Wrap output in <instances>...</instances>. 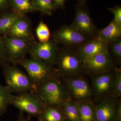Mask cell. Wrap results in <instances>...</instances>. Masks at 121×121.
<instances>
[{"mask_svg":"<svg viewBox=\"0 0 121 121\" xmlns=\"http://www.w3.org/2000/svg\"><path fill=\"white\" fill-rule=\"evenodd\" d=\"M0 15H1L0 14Z\"/></svg>","mask_w":121,"mask_h":121,"instance_id":"e575fe53","label":"cell"},{"mask_svg":"<svg viewBox=\"0 0 121 121\" xmlns=\"http://www.w3.org/2000/svg\"><path fill=\"white\" fill-rule=\"evenodd\" d=\"M78 4H86V2L88 0H77Z\"/></svg>","mask_w":121,"mask_h":121,"instance_id":"d6a6232c","label":"cell"},{"mask_svg":"<svg viewBox=\"0 0 121 121\" xmlns=\"http://www.w3.org/2000/svg\"><path fill=\"white\" fill-rule=\"evenodd\" d=\"M63 81L71 99L78 102L91 100L94 97L91 86L87 80L81 75L61 79Z\"/></svg>","mask_w":121,"mask_h":121,"instance_id":"ba28073f","label":"cell"},{"mask_svg":"<svg viewBox=\"0 0 121 121\" xmlns=\"http://www.w3.org/2000/svg\"><path fill=\"white\" fill-rule=\"evenodd\" d=\"M34 93L45 106L60 108L65 101L71 99L63 81L55 75L36 87Z\"/></svg>","mask_w":121,"mask_h":121,"instance_id":"6da1fadb","label":"cell"},{"mask_svg":"<svg viewBox=\"0 0 121 121\" xmlns=\"http://www.w3.org/2000/svg\"><path fill=\"white\" fill-rule=\"evenodd\" d=\"M116 68L108 51L97 54L82 63V72L91 76L104 73Z\"/></svg>","mask_w":121,"mask_h":121,"instance_id":"9c48e42d","label":"cell"},{"mask_svg":"<svg viewBox=\"0 0 121 121\" xmlns=\"http://www.w3.org/2000/svg\"><path fill=\"white\" fill-rule=\"evenodd\" d=\"M23 15L13 12L0 16V35H5L15 22Z\"/></svg>","mask_w":121,"mask_h":121,"instance_id":"ac0fdd59","label":"cell"},{"mask_svg":"<svg viewBox=\"0 0 121 121\" xmlns=\"http://www.w3.org/2000/svg\"><path fill=\"white\" fill-rule=\"evenodd\" d=\"M108 51L117 63L121 65V37L109 44ZM113 59V60H114Z\"/></svg>","mask_w":121,"mask_h":121,"instance_id":"cb8c5ba5","label":"cell"},{"mask_svg":"<svg viewBox=\"0 0 121 121\" xmlns=\"http://www.w3.org/2000/svg\"><path fill=\"white\" fill-rule=\"evenodd\" d=\"M121 95V69H115L112 96L118 99Z\"/></svg>","mask_w":121,"mask_h":121,"instance_id":"484cf974","label":"cell"},{"mask_svg":"<svg viewBox=\"0 0 121 121\" xmlns=\"http://www.w3.org/2000/svg\"><path fill=\"white\" fill-rule=\"evenodd\" d=\"M96 36L103 41L110 43L121 37V26L113 20L108 26L98 31Z\"/></svg>","mask_w":121,"mask_h":121,"instance_id":"2e32d148","label":"cell"},{"mask_svg":"<svg viewBox=\"0 0 121 121\" xmlns=\"http://www.w3.org/2000/svg\"><path fill=\"white\" fill-rule=\"evenodd\" d=\"M36 11H39L48 15L52 13L56 8L53 0H31Z\"/></svg>","mask_w":121,"mask_h":121,"instance_id":"7402d4cb","label":"cell"},{"mask_svg":"<svg viewBox=\"0 0 121 121\" xmlns=\"http://www.w3.org/2000/svg\"><path fill=\"white\" fill-rule=\"evenodd\" d=\"M9 4L13 11L22 15L36 11L31 0H10Z\"/></svg>","mask_w":121,"mask_h":121,"instance_id":"44dd1931","label":"cell"},{"mask_svg":"<svg viewBox=\"0 0 121 121\" xmlns=\"http://www.w3.org/2000/svg\"><path fill=\"white\" fill-rule=\"evenodd\" d=\"M16 66L7 63L1 66L6 87L12 93L19 94L27 91L34 93L35 87L27 75Z\"/></svg>","mask_w":121,"mask_h":121,"instance_id":"3957f363","label":"cell"},{"mask_svg":"<svg viewBox=\"0 0 121 121\" xmlns=\"http://www.w3.org/2000/svg\"><path fill=\"white\" fill-rule=\"evenodd\" d=\"M66 121H80L76 102L72 99L66 100L60 107Z\"/></svg>","mask_w":121,"mask_h":121,"instance_id":"ffe728a7","label":"cell"},{"mask_svg":"<svg viewBox=\"0 0 121 121\" xmlns=\"http://www.w3.org/2000/svg\"><path fill=\"white\" fill-rule=\"evenodd\" d=\"M116 68L104 73L91 76L94 95L98 100L112 96Z\"/></svg>","mask_w":121,"mask_h":121,"instance_id":"8fae6325","label":"cell"},{"mask_svg":"<svg viewBox=\"0 0 121 121\" xmlns=\"http://www.w3.org/2000/svg\"><path fill=\"white\" fill-rule=\"evenodd\" d=\"M117 99L112 96L98 100L95 105L97 121H117Z\"/></svg>","mask_w":121,"mask_h":121,"instance_id":"4fadbf2b","label":"cell"},{"mask_svg":"<svg viewBox=\"0 0 121 121\" xmlns=\"http://www.w3.org/2000/svg\"><path fill=\"white\" fill-rule=\"evenodd\" d=\"M76 104L80 121H97L95 104L91 100L78 102Z\"/></svg>","mask_w":121,"mask_h":121,"instance_id":"e0dca14e","label":"cell"},{"mask_svg":"<svg viewBox=\"0 0 121 121\" xmlns=\"http://www.w3.org/2000/svg\"><path fill=\"white\" fill-rule=\"evenodd\" d=\"M52 37L64 47L76 50L91 38L72 24L64 25L54 32Z\"/></svg>","mask_w":121,"mask_h":121,"instance_id":"5b68a950","label":"cell"},{"mask_svg":"<svg viewBox=\"0 0 121 121\" xmlns=\"http://www.w3.org/2000/svg\"><path fill=\"white\" fill-rule=\"evenodd\" d=\"M38 119L43 121H66L61 108L45 106Z\"/></svg>","mask_w":121,"mask_h":121,"instance_id":"d6986e66","label":"cell"},{"mask_svg":"<svg viewBox=\"0 0 121 121\" xmlns=\"http://www.w3.org/2000/svg\"><path fill=\"white\" fill-rule=\"evenodd\" d=\"M11 105L17 108L20 112H25L30 117L37 118L45 107L35 93L30 91L13 95Z\"/></svg>","mask_w":121,"mask_h":121,"instance_id":"8992f818","label":"cell"},{"mask_svg":"<svg viewBox=\"0 0 121 121\" xmlns=\"http://www.w3.org/2000/svg\"><path fill=\"white\" fill-rule=\"evenodd\" d=\"M18 65L25 69L35 89L55 75L53 67L36 59L25 58Z\"/></svg>","mask_w":121,"mask_h":121,"instance_id":"277c9868","label":"cell"},{"mask_svg":"<svg viewBox=\"0 0 121 121\" xmlns=\"http://www.w3.org/2000/svg\"><path fill=\"white\" fill-rule=\"evenodd\" d=\"M60 47L59 44L52 37L48 41L44 43L32 42L29 54L31 58L40 60L53 67L56 63Z\"/></svg>","mask_w":121,"mask_h":121,"instance_id":"52a82bcc","label":"cell"},{"mask_svg":"<svg viewBox=\"0 0 121 121\" xmlns=\"http://www.w3.org/2000/svg\"><path fill=\"white\" fill-rule=\"evenodd\" d=\"M108 10L113 14L114 22L121 26V7L120 6H116L114 8L108 9Z\"/></svg>","mask_w":121,"mask_h":121,"instance_id":"83f0119b","label":"cell"},{"mask_svg":"<svg viewBox=\"0 0 121 121\" xmlns=\"http://www.w3.org/2000/svg\"><path fill=\"white\" fill-rule=\"evenodd\" d=\"M13 95L6 86H3L0 83V115L5 113L11 105Z\"/></svg>","mask_w":121,"mask_h":121,"instance_id":"603a6c76","label":"cell"},{"mask_svg":"<svg viewBox=\"0 0 121 121\" xmlns=\"http://www.w3.org/2000/svg\"><path fill=\"white\" fill-rule=\"evenodd\" d=\"M56 8L64 9L65 8V4L66 0H53Z\"/></svg>","mask_w":121,"mask_h":121,"instance_id":"f546056e","label":"cell"},{"mask_svg":"<svg viewBox=\"0 0 121 121\" xmlns=\"http://www.w3.org/2000/svg\"><path fill=\"white\" fill-rule=\"evenodd\" d=\"M71 24L90 37L96 36L98 31L86 4H78L76 6L75 16Z\"/></svg>","mask_w":121,"mask_h":121,"instance_id":"7c38bea8","label":"cell"},{"mask_svg":"<svg viewBox=\"0 0 121 121\" xmlns=\"http://www.w3.org/2000/svg\"><path fill=\"white\" fill-rule=\"evenodd\" d=\"M7 52L2 37H0V66L8 62Z\"/></svg>","mask_w":121,"mask_h":121,"instance_id":"4316f807","label":"cell"},{"mask_svg":"<svg viewBox=\"0 0 121 121\" xmlns=\"http://www.w3.org/2000/svg\"><path fill=\"white\" fill-rule=\"evenodd\" d=\"M108 45L95 36L86 41L75 51L82 63L97 54L108 51Z\"/></svg>","mask_w":121,"mask_h":121,"instance_id":"5bb4252c","label":"cell"},{"mask_svg":"<svg viewBox=\"0 0 121 121\" xmlns=\"http://www.w3.org/2000/svg\"><path fill=\"white\" fill-rule=\"evenodd\" d=\"M41 121V120H40V119H39V121Z\"/></svg>","mask_w":121,"mask_h":121,"instance_id":"836d02e7","label":"cell"},{"mask_svg":"<svg viewBox=\"0 0 121 121\" xmlns=\"http://www.w3.org/2000/svg\"><path fill=\"white\" fill-rule=\"evenodd\" d=\"M55 69V74L60 79L81 75L82 73V63L75 50L60 48Z\"/></svg>","mask_w":121,"mask_h":121,"instance_id":"7a4b0ae2","label":"cell"},{"mask_svg":"<svg viewBox=\"0 0 121 121\" xmlns=\"http://www.w3.org/2000/svg\"><path fill=\"white\" fill-rule=\"evenodd\" d=\"M23 112H20L18 115V118L16 121H30L31 117L28 115V117H26L24 116Z\"/></svg>","mask_w":121,"mask_h":121,"instance_id":"4dcf8cb0","label":"cell"},{"mask_svg":"<svg viewBox=\"0 0 121 121\" xmlns=\"http://www.w3.org/2000/svg\"><path fill=\"white\" fill-rule=\"evenodd\" d=\"M10 2V0H0V11L5 9Z\"/></svg>","mask_w":121,"mask_h":121,"instance_id":"1f68e13d","label":"cell"},{"mask_svg":"<svg viewBox=\"0 0 121 121\" xmlns=\"http://www.w3.org/2000/svg\"><path fill=\"white\" fill-rule=\"evenodd\" d=\"M117 121H121V101L117 99Z\"/></svg>","mask_w":121,"mask_h":121,"instance_id":"f1b7e54d","label":"cell"},{"mask_svg":"<svg viewBox=\"0 0 121 121\" xmlns=\"http://www.w3.org/2000/svg\"><path fill=\"white\" fill-rule=\"evenodd\" d=\"M36 35L40 43L48 41L51 37L50 30L47 25L41 21L36 29Z\"/></svg>","mask_w":121,"mask_h":121,"instance_id":"d4e9b609","label":"cell"},{"mask_svg":"<svg viewBox=\"0 0 121 121\" xmlns=\"http://www.w3.org/2000/svg\"><path fill=\"white\" fill-rule=\"evenodd\" d=\"M2 38L9 62L13 65H18L28 54L32 41L7 36H4Z\"/></svg>","mask_w":121,"mask_h":121,"instance_id":"30bf717a","label":"cell"},{"mask_svg":"<svg viewBox=\"0 0 121 121\" xmlns=\"http://www.w3.org/2000/svg\"><path fill=\"white\" fill-rule=\"evenodd\" d=\"M5 36L30 41L34 40L31 23L25 15L17 20Z\"/></svg>","mask_w":121,"mask_h":121,"instance_id":"9a60e30c","label":"cell"}]
</instances>
